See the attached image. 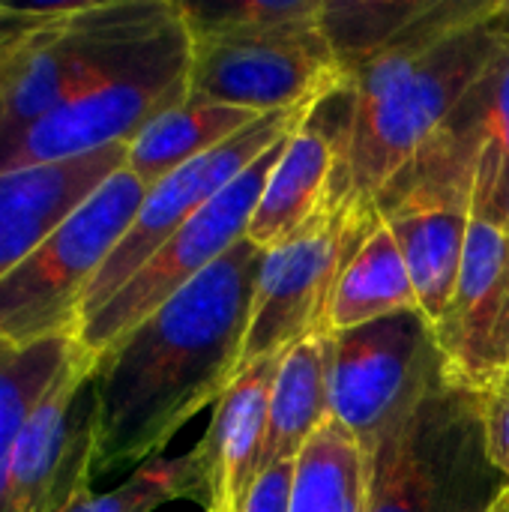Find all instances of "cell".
<instances>
[{"mask_svg":"<svg viewBox=\"0 0 509 512\" xmlns=\"http://www.w3.org/2000/svg\"><path fill=\"white\" fill-rule=\"evenodd\" d=\"M258 117L264 114L189 96L186 102L159 114L135 141L126 144V168L150 189L186 162L222 147Z\"/></svg>","mask_w":509,"mask_h":512,"instance_id":"20","label":"cell"},{"mask_svg":"<svg viewBox=\"0 0 509 512\" xmlns=\"http://www.w3.org/2000/svg\"><path fill=\"white\" fill-rule=\"evenodd\" d=\"M507 33L444 126L378 195L390 204H447L471 219L504 222L509 204V15Z\"/></svg>","mask_w":509,"mask_h":512,"instance_id":"7","label":"cell"},{"mask_svg":"<svg viewBox=\"0 0 509 512\" xmlns=\"http://www.w3.org/2000/svg\"><path fill=\"white\" fill-rule=\"evenodd\" d=\"M264 255L240 240L96 357V474L159 459L240 375Z\"/></svg>","mask_w":509,"mask_h":512,"instance_id":"1","label":"cell"},{"mask_svg":"<svg viewBox=\"0 0 509 512\" xmlns=\"http://www.w3.org/2000/svg\"><path fill=\"white\" fill-rule=\"evenodd\" d=\"M402 312H420V300L390 228L378 222L339 279L327 333L351 330Z\"/></svg>","mask_w":509,"mask_h":512,"instance_id":"21","label":"cell"},{"mask_svg":"<svg viewBox=\"0 0 509 512\" xmlns=\"http://www.w3.org/2000/svg\"><path fill=\"white\" fill-rule=\"evenodd\" d=\"M192 30L189 96L276 114L312 108L345 90V75L321 33L303 21H234L210 3H183Z\"/></svg>","mask_w":509,"mask_h":512,"instance_id":"5","label":"cell"},{"mask_svg":"<svg viewBox=\"0 0 509 512\" xmlns=\"http://www.w3.org/2000/svg\"><path fill=\"white\" fill-rule=\"evenodd\" d=\"M288 138L267 150L255 165H249L231 186H225L201 213H195L102 309L84 318L75 339L84 351L99 357L165 300L195 282L222 255H228L240 240H246L252 213L267 186L273 165L279 162Z\"/></svg>","mask_w":509,"mask_h":512,"instance_id":"11","label":"cell"},{"mask_svg":"<svg viewBox=\"0 0 509 512\" xmlns=\"http://www.w3.org/2000/svg\"><path fill=\"white\" fill-rule=\"evenodd\" d=\"M366 453L357 438L330 417L297 459L291 512H363Z\"/></svg>","mask_w":509,"mask_h":512,"instance_id":"22","label":"cell"},{"mask_svg":"<svg viewBox=\"0 0 509 512\" xmlns=\"http://www.w3.org/2000/svg\"><path fill=\"white\" fill-rule=\"evenodd\" d=\"M330 417V336H312L282 357L270 399L261 471L297 462Z\"/></svg>","mask_w":509,"mask_h":512,"instance_id":"19","label":"cell"},{"mask_svg":"<svg viewBox=\"0 0 509 512\" xmlns=\"http://www.w3.org/2000/svg\"><path fill=\"white\" fill-rule=\"evenodd\" d=\"M27 18H30V6H6V3H0V42L9 33H15L18 27H24Z\"/></svg>","mask_w":509,"mask_h":512,"instance_id":"28","label":"cell"},{"mask_svg":"<svg viewBox=\"0 0 509 512\" xmlns=\"http://www.w3.org/2000/svg\"><path fill=\"white\" fill-rule=\"evenodd\" d=\"M378 213L405 258L420 312L435 327L462 273L471 216L447 204H390L378 207Z\"/></svg>","mask_w":509,"mask_h":512,"instance_id":"18","label":"cell"},{"mask_svg":"<svg viewBox=\"0 0 509 512\" xmlns=\"http://www.w3.org/2000/svg\"><path fill=\"white\" fill-rule=\"evenodd\" d=\"M294 474H297V462H282V465L264 468L252 486L249 498L237 512H291Z\"/></svg>","mask_w":509,"mask_h":512,"instance_id":"27","label":"cell"},{"mask_svg":"<svg viewBox=\"0 0 509 512\" xmlns=\"http://www.w3.org/2000/svg\"><path fill=\"white\" fill-rule=\"evenodd\" d=\"M126 165V144L0 174V279Z\"/></svg>","mask_w":509,"mask_h":512,"instance_id":"17","label":"cell"},{"mask_svg":"<svg viewBox=\"0 0 509 512\" xmlns=\"http://www.w3.org/2000/svg\"><path fill=\"white\" fill-rule=\"evenodd\" d=\"M312 108L264 114L222 147L186 162L183 168L171 171L156 186H150L129 231L123 234L117 249L108 255L105 267L87 288L78 309V324L90 318L96 309H102L195 213H201L249 165H255L279 141L291 138V132L303 123V117Z\"/></svg>","mask_w":509,"mask_h":512,"instance_id":"12","label":"cell"},{"mask_svg":"<svg viewBox=\"0 0 509 512\" xmlns=\"http://www.w3.org/2000/svg\"><path fill=\"white\" fill-rule=\"evenodd\" d=\"M189 72L192 30L183 21L138 63L3 141L0 174L135 141L159 114L189 99Z\"/></svg>","mask_w":509,"mask_h":512,"instance_id":"8","label":"cell"},{"mask_svg":"<svg viewBox=\"0 0 509 512\" xmlns=\"http://www.w3.org/2000/svg\"><path fill=\"white\" fill-rule=\"evenodd\" d=\"M183 21L177 0L30 6L0 42V144L138 63Z\"/></svg>","mask_w":509,"mask_h":512,"instance_id":"3","label":"cell"},{"mask_svg":"<svg viewBox=\"0 0 509 512\" xmlns=\"http://www.w3.org/2000/svg\"><path fill=\"white\" fill-rule=\"evenodd\" d=\"M78 351L75 336H57L36 345H12L0 339V512L6 495V471L12 447L45 390Z\"/></svg>","mask_w":509,"mask_h":512,"instance_id":"24","label":"cell"},{"mask_svg":"<svg viewBox=\"0 0 509 512\" xmlns=\"http://www.w3.org/2000/svg\"><path fill=\"white\" fill-rule=\"evenodd\" d=\"M501 225H507L509 228V204H507V213H504V222H501Z\"/></svg>","mask_w":509,"mask_h":512,"instance_id":"29","label":"cell"},{"mask_svg":"<svg viewBox=\"0 0 509 512\" xmlns=\"http://www.w3.org/2000/svg\"><path fill=\"white\" fill-rule=\"evenodd\" d=\"M144 195L147 183L123 165L0 279L3 342L36 345L75 336L81 300L129 231Z\"/></svg>","mask_w":509,"mask_h":512,"instance_id":"6","label":"cell"},{"mask_svg":"<svg viewBox=\"0 0 509 512\" xmlns=\"http://www.w3.org/2000/svg\"><path fill=\"white\" fill-rule=\"evenodd\" d=\"M285 354L249 363L213 405L204 438L192 447L207 477V510L237 512L249 498L264 459L273 384Z\"/></svg>","mask_w":509,"mask_h":512,"instance_id":"16","label":"cell"},{"mask_svg":"<svg viewBox=\"0 0 509 512\" xmlns=\"http://www.w3.org/2000/svg\"><path fill=\"white\" fill-rule=\"evenodd\" d=\"M378 222L375 204L345 195L291 243L264 255L243 366L285 354L312 336H330L327 318L339 279Z\"/></svg>","mask_w":509,"mask_h":512,"instance_id":"9","label":"cell"},{"mask_svg":"<svg viewBox=\"0 0 509 512\" xmlns=\"http://www.w3.org/2000/svg\"><path fill=\"white\" fill-rule=\"evenodd\" d=\"M447 378L483 393L509 369V228L471 219L453 300L435 324Z\"/></svg>","mask_w":509,"mask_h":512,"instance_id":"14","label":"cell"},{"mask_svg":"<svg viewBox=\"0 0 509 512\" xmlns=\"http://www.w3.org/2000/svg\"><path fill=\"white\" fill-rule=\"evenodd\" d=\"M96 357L81 348L30 411L9 459L3 512H66L96 474Z\"/></svg>","mask_w":509,"mask_h":512,"instance_id":"13","label":"cell"},{"mask_svg":"<svg viewBox=\"0 0 509 512\" xmlns=\"http://www.w3.org/2000/svg\"><path fill=\"white\" fill-rule=\"evenodd\" d=\"M501 0H438L345 87L348 198L375 204L456 111L504 42Z\"/></svg>","mask_w":509,"mask_h":512,"instance_id":"2","label":"cell"},{"mask_svg":"<svg viewBox=\"0 0 509 512\" xmlns=\"http://www.w3.org/2000/svg\"><path fill=\"white\" fill-rule=\"evenodd\" d=\"M363 512H509V480L489 459L480 393L444 378L366 450Z\"/></svg>","mask_w":509,"mask_h":512,"instance_id":"4","label":"cell"},{"mask_svg":"<svg viewBox=\"0 0 509 512\" xmlns=\"http://www.w3.org/2000/svg\"><path fill=\"white\" fill-rule=\"evenodd\" d=\"M435 6L438 0H324L321 33L345 75V87L360 66L405 39Z\"/></svg>","mask_w":509,"mask_h":512,"instance_id":"23","label":"cell"},{"mask_svg":"<svg viewBox=\"0 0 509 512\" xmlns=\"http://www.w3.org/2000/svg\"><path fill=\"white\" fill-rule=\"evenodd\" d=\"M444 378V354L423 312L330 333V414L357 438L363 453Z\"/></svg>","mask_w":509,"mask_h":512,"instance_id":"10","label":"cell"},{"mask_svg":"<svg viewBox=\"0 0 509 512\" xmlns=\"http://www.w3.org/2000/svg\"><path fill=\"white\" fill-rule=\"evenodd\" d=\"M501 6H504V12L509 15V0H501Z\"/></svg>","mask_w":509,"mask_h":512,"instance_id":"30","label":"cell"},{"mask_svg":"<svg viewBox=\"0 0 509 512\" xmlns=\"http://www.w3.org/2000/svg\"><path fill=\"white\" fill-rule=\"evenodd\" d=\"M480 408L489 459L509 480V369L480 393Z\"/></svg>","mask_w":509,"mask_h":512,"instance_id":"26","label":"cell"},{"mask_svg":"<svg viewBox=\"0 0 509 512\" xmlns=\"http://www.w3.org/2000/svg\"><path fill=\"white\" fill-rule=\"evenodd\" d=\"M171 501H195L207 510V477L195 450L177 459H150L123 486L105 495L87 492L66 512H156Z\"/></svg>","mask_w":509,"mask_h":512,"instance_id":"25","label":"cell"},{"mask_svg":"<svg viewBox=\"0 0 509 512\" xmlns=\"http://www.w3.org/2000/svg\"><path fill=\"white\" fill-rule=\"evenodd\" d=\"M345 114L342 120H333L324 102H318L291 132L246 231V240L261 252L291 243L321 213L348 195Z\"/></svg>","mask_w":509,"mask_h":512,"instance_id":"15","label":"cell"}]
</instances>
